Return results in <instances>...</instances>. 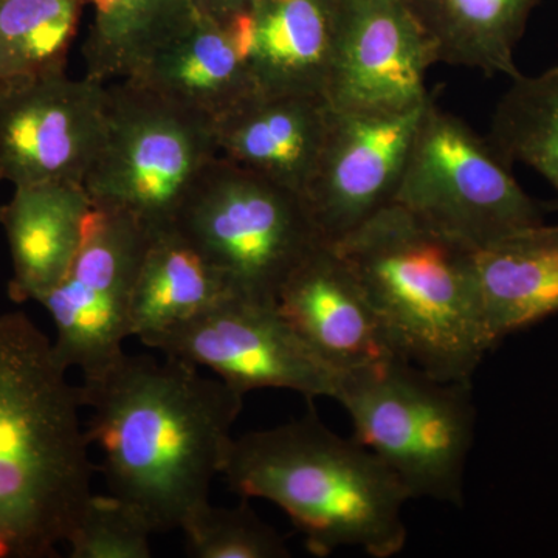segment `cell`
Wrapping results in <instances>:
<instances>
[{"label": "cell", "mask_w": 558, "mask_h": 558, "mask_svg": "<svg viewBox=\"0 0 558 558\" xmlns=\"http://www.w3.org/2000/svg\"><path fill=\"white\" fill-rule=\"evenodd\" d=\"M163 357L124 354L80 385L109 494L142 510L154 532L180 529L209 501L244 405L219 377Z\"/></svg>", "instance_id": "6da1fadb"}, {"label": "cell", "mask_w": 558, "mask_h": 558, "mask_svg": "<svg viewBox=\"0 0 558 558\" xmlns=\"http://www.w3.org/2000/svg\"><path fill=\"white\" fill-rule=\"evenodd\" d=\"M148 348L211 371L241 395L288 389L306 399H336L340 374L315 354L277 301L231 295Z\"/></svg>", "instance_id": "30bf717a"}, {"label": "cell", "mask_w": 558, "mask_h": 558, "mask_svg": "<svg viewBox=\"0 0 558 558\" xmlns=\"http://www.w3.org/2000/svg\"><path fill=\"white\" fill-rule=\"evenodd\" d=\"M123 80L213 123L256 92L229 31L197 10Z\"/></svg>", "instance_id": "ac0fdd59"}, {"label": "cell", "mask_w": 558, "mask_h": 558, "mask_svg": "<svg viewBox=\"0 0 558 558\" xmlns=\"http://www.w3.org/2000/svg\"><path fill=\"white\" fill-rule=\"evenodd\" d=\"M231 295L215 267L175 226L150 230L132 301V337L149 347Z\"/></svg>", "instance_id": "ffe728a7"}, {"label": "cell", "mask_w": 558, "mask_h": 558, "mask_svg": "<svg viewBox=\"0 0 558 558\" xmlns=\"http://www.w3.org/2000/svg\"><path fill=\"white\" fill-rule=\"evenodd\" d=\"M333 247L368 295L398 357L438 379L472 381L494 349L473 250L396 202Z\"/></svg>", "instance_id": "277c9868"}, {"label": "cell", "mask_w": 558, "mask_h": 558, "mask_svg": "<svg viewBox=\"0 0 558 558\" xmlns=\"http://www.w3.org/2000/svg\"><path fill=\"white\" fill-rule=\"evenodd\" d=\"M148 238L149 230L131 216L95 207L68 274L39 301L53 322L54 355L65 368H78L83 379L100 376L126 354Z\"/></svg>", "instance_id": "9c48e42d"}, {"label": "cell", "mask_w": 558, "mask_h": 558, "mask_svg": "<svg viewBox=\"0 0 558 558\" xmlns=\"http://www.w3.org/2000/svg\"><path fill=\"white\" fill-rule=\"evenodd\" d=\"M86 0H0V86L65 73Z\"/></svg>", "instance_id": "603a6c76"}, {"label": "cell", "mask_w": 558, "mask_h": 558, "mask_svg": "<svg viewBox=\"0 0 558 558\" xmlns=\"http://www.w3.org/2000/svg\"><path fill=\"white\" fill-rule=\"evenodd\" d=\"M337 402L354 438L368 447L411 499L464 501L475 439L472 381L442 380L400 357L340 377Z\"/></svg>", "instance_id": "5b68a950"}, {"label": "cell", "mask_w": 558, "mask_h": 558, "mask_svg": "<svg viewBox=\"0 0 558 558\" xmlns=\"http://www.w3.org/2000/svg\"><path fill=\"white\" fill-rule=\"evenodd\" d=\"M109 87L68 73L0 86V182L83 185L101 148Z\"/></svg>", "instance_id": "8fae6325"}, {"label": "cell", "mask_w": 558, "mask_h": 558, "mask_svg": "<svg viewBox=\"0 0 558 558\" xmlns=\"http://www.w3.org/2000/svg\"><path fill=\"white\" fill-rule=\"evenodd\" d=\"M255 2L256 0H193L194 9L222 27L247 11Z\"/></svg>", "instance_id": "4316f807"}, {"label": "cell", "mask_w": 558, "mask_h": 558, "mask_svg": "<svg viewBox=\"0 0 558 558\" xmlns=\"http://www.w3.org/2000/svg\"><path fill=\"white\" fill-rule=\"evenodd\" d=\"M481 314L492 348L558 314V223L529 227L475 252Z\"/></svg>", "instance_id": "d6986e66"}, {"label": "cell", "mask_w": 558, "mask_h": 558, "mask_svg": "<svg viewBox=\"0 0 558 558\" xmlns=\"http://www.w3.org/2000/svg\"><path fill=\"white\" fill-rule=\"evenodd\" d=\"M332 117L325 95L253 92L213 123L218 157L303 196Z\"/></svg>", "instance_id": "9a60e30c"}, {"label": "cell", "mask_w": 558, "mask_h": 558, "mask_svg": "<svg viewBox=\"0 0 558 558\" xmlns=\"http://www.w3.org/2000/svg\"><path fill=\"white\" fill-rule=\"evenodd\" d=\"M396 204L450 240L478 252L543 223L490 140L429 98L414 135Z\"/></svg>", "instance_id": "ba28073f"}, {"label": "cell", "mask_w": 558, "mask_h": 558, "mask_svg": "<svg viewBox=\"0 0 558 558\" xmlns=\"http://www.w3.org/2000/svg\"><path fill=\"white\" fill-rule=\"evenodd\" d=\"M543 0H403L436 60L488 76L521 75L515 62L529 17Z\"/></svg>", "instance_id": "44dd1931"}, {"label": "cell", "mask_w": 558, "mask_h": 558, "mask_svg": "<svg viewBox=\"0 0 558 558\" xmlns=\"http://www.w3.org/2000/svg\"><path fill=\"white\" fill-rule=\"evenodd\" d=\"M68 373L27 314L0 315V558L58 557L94 494Z\"/></svg>", "instance_id": "7a4b0ae2"}, {"label": "cell", "mask_w": 558, "mask_h": 558, "mask_svg": "<svg viewBox=\"0 0 558 558\" xmlns=\"http://www.w3.org/2000/svg\"><path fill=\"white\" fill-rule=\"evenodd\" d=\"M438 64L403 0H341L339 36L325 97L336 110H395L429 97Z\"/></svg>", "instance_id": "4fadbf2b"}, {"label": "cell", "mask_w": 558, "mask_h": 558, "mask_svg": "<svg viewBox=\"0 0 558 558\" xmlns=\"http://www.w3.org/2000/svg\"><path fill=\"white\" fill-rule=\"evenodd\" d=\"M175 227L245 299L277 301L292 270L322 244L303 196L216 159Z\"/></svg>", "instance_id": "52a82bcc"}, {"label": "cell", "mask_w": 558, "mask_h": 558, "mask_svg": "<svg viewBox=\"0 0 558 558\" xmlns=\"http://www.w3.org/2000/svg\"><path fill=\"white\" fill-rule=\"evenodd\" d=\"M492 145L510 165H527L558 193V65L512 80L492 119Z\"/></svg>", "instance_id": "cb8c5ba5"}, {"label": "cell", "mask_w": 558, "mask_h": 558, "mask_svg": "<svg viewBox=\"0 0 558 558\" xmlns=\"http://www.w3.org/2000/svg\"><path fill=\"white\" fill-rule=\"evenodd\" d=\"M216 159L211 120L121 80L109 87L105 137L83 186L95 207L163 229Z\"/></svg>", "instance_id": "8992f818"}, {"label": "cell", "mask_w": 558, "mask_h": 558, "mask_svg": "<svg viewBox=\"0 0 558 558\" xmlns=\"http://www.w3.org/2000/svg\"><path fill=\"white\" fill-rule=\"evenodd\" d=\"M429 98L395 110H336L303 193L323 242L339 244L395 202Z\"/></svg>", "instance_id": "7c38bea8"}, {"label": "cell", "mask_w": 558, "mask_h": 558, "mask_svg": "<svg viewBox=\"0 0 558 558\" xmlns=\"http://www.w3.org/2000/svg\"><path fill=\"white\" fill-rule=\"evenodd\" d=\"M92 9L84 46L86 76L106 83L126 78L150 50L196 13L193 0H86Z\"/></svg>", "instance_id": "7402d4cb"}, {"label": "cell", "mask_w": 558, "mask_h": 558, "mask_svg": "<svg viewBox=\"0 0 558 558\" xmlns=\"http://www.w3.org/2000/svg\"><path fill=\"white\" fill-rule=\"evenodd\" d=\"M94 209L89 194L76 183L14 186L11 199L0 207L13 264L9 296L14 303H39L65 277Z\"/></svg>", "instance_id": "e0dca14e"}, {"label": "cell", "mask_w": 558, "mask_h": 558, "mask_svg": "<svg viewBox=\"0 0 558 558\" xmlns=\"http://www.w3.org/2000/svg\"><path fill=\"white\" fill-rule=\"evenodd\" d=\"M281 314L340 376L398 357L373 304L333 245H317L279 289Z\"/></svg>", "instance_id": "5bb4252c"}, {"label": "cell", "mask_w": 558, "mask_h": 558, "mask_svg": "<svg viewBox=\"0 0 558 558\" xmlns=\"http://www.w3.org/2000/svg\"><path fill=\"white\" fill-rule=\"evenodd\" d=\"M340 9L341 0H256L223 27L256 90L325 95Z\"/></svg>", "instance_id": "2e32d148"}, {"label": "cell", "mask_w": 558, "mask_h": 558, "mask_svg": "<svg viewBox=\"0 0 558 558\" xmlns=\"http://www.w3.org/2000/svg\"><path fill=\"white\" fill-rule=\"evenodd\" d=\"M186 553L194 558H286V539L248 505L218 508L205 502L183 521Z\"/></svg>", "instance_id": "d4e9b609"}, {"label": "cell", "mask_w": 558, "mask_h": 558, "mask_svg": "<svg viewBox=\"0 0 558 558\" xmlns=\"http://www.w3.org/2000/svg\"><path fill=\"white\" fill-rule=\"evenodd\" d=\"M220 476L234 494L284 510L315 556L359 548L391 558L405 548L407 488L368 447L315 413L234 438Z\"/></svg>", "instance_id": "3957f363"}, {"label": "cell", "mask_w": 558, "mask_h": 558, "mask_svg": "<svg viewBox=\"0 0 558 558\" xmlns=\"http://www.w3.org/2000/svg\"><path fill=\"white\" fill-rule=\"evenodd\" d=\"M153 534L148 519L126 499L92 494L65 545L72 558H149Z\"/></svg>", "instance_id": "484cf974"}]
</instances>
